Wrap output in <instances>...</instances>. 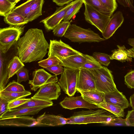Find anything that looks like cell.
Here are the masks:
<instances>
[{
  "label": "cell",
  "instance_id": "obj_1",
  "mask_svg": "<svg viewBox=\"0 0 134 134\" xmlns=\"http://www.w3.org/2000/svg\"><path fill=\"white\" fill-rule=\"evenodd\" d=\"M49 47L42 30L31 28L17 42V54L23 63L41 61L48 52Z\"/></svg>",
  "mask_w": 134,
  "mask_h": 134
},
{
  "label": "cell",
  "instance_id": "obj_2",
  "mask_svg": "<svg viewBox=\"0 0 134 134\" xmlns=\"http://www.w3.org/2000/svg\"><path fill=\"white\" fill-rule=\"evenodd\" d=\"M116 117L113 114L102 108L94 110H82L74 112L68 118L67 124H86L93 123L107 124Z\"/></svg>",
  "mask_w": 134,
  "mask_h": 134
},
{
  "label": "cell",
  "instance_id": "obj_3",
  "mask_svg": "<svg viewBox=\"0 0 134 134\" xmlns=\"http://www.w3.org/2000/svg\"><path fill=\"white\" fill-rule=\"evenodd\" d=\"M64 36L72 42L79 43L99 42L105 40L90 29H85L74 24H71Z\"/></svg>",
  "mask_w": 134,
  "mask_h": 134
},
{
  "label": "cell",
  "instance_id": "obj_4",
  "mask_svg": "<svg viewBox=\"0 0 134 134\" xmlns=\"http://www.w3.org/2000/svg\"><path fill=\"white\" fill-rule=\"evenodd\" d=\"M88 70L94 76L96 89L105 93L117 88L111 71L107 67L103 66L100 69Z\"/></svg>",
  "mask_w": 134,
  "mask_h": 134
},
{
  "label": "cell",
  "instance_id": "obj_5",
  "mask_svg": "<svg viewBox=\"0 0 134 134\" xmlns=\"http://www.w3.org/2000/svg\"><path fill=\"white\" fill-rule=\"evenodd\" d=\"M25 26H12L0 29V51L7 53L16 43L23 34Z\"/></svg>",
  "mask_w": 134,
  "mask_h": 134
},
{
  "label": "cell",
  "instance_id": "obj_6",
  "mask_svg": "<svg viewBox=\"0 0 134 134\" xmlns=\"http://www.w3.org/2000/svg\"><path fill=\"white\" fill-rule=\"evenodd\" d=\"M80 69L64 68L58 83L61 88L69 96H73L77 91L76 85Z\"/></svg>",
  "mask_w": 134,
  "mask_h": 134
},
{
  "label": "cell",
  "instance_id": "obj_7",
  "mask_svg": "<svg viewBox=\"0 0 134 134\" xmlns=\"http://www.w3.org/2000/svg\"><path fill=\"white\" fill-rule=\"evenodd\" d=\"M49 45L48 57L55 56L60 61L71 56L81 55L83 54L64 43L61 40H50Z\"/></svg>",
  "mask_w": 134,
  "mask_h": 134
},
{
  "label": "cell",
  "instance_id": "obj_8",
  "mask_svg": "<svg viewBox=\"0 0 134 134\" xmlns=\"http://www.w3.org/2000/svg\"><path fill=\"white\" fill-rule=\"evenodd\" d=\"M86 20L96 27L102 34L110 18L101 13L91 6L84 4Z\"/></svg>",
  "mask_w": 134,
  "mask_h": 134
},
{
  "label": "cell",
  "instance_id": "obj_9",
  "mask_svg": "<svg viewBox=\"0 0 134 134\" xmlns=\"http://www.w3.org/2000/svg\"><path fill=\"white\" fill-rule=\"evenodd\" d=\"M32 74V79L29 80L28 83L31 90L35 91L43 86L58 81L57 75H52L42 69L35 70Z\"/></svg>",
  "mask_w": 134,
  "mask_h": 134
},
{
  "label": "cell",
  "instance_id": "obj_10",
  "mask_svg": "<svg viewBox=\"0 0 134 134\" xmlns=\"http://www.w3.org/2000/svg\"><path fill=\"white\" fill-rule=\"evenodd\" d=\"M76 1L75 0L67 4L57 8L54 13L43 19L40 22L43 24L47 30H53L63 19L68 10Z\"/></svg>",
  "mask_w": 134,
  "mask_h": 134
},
{
  "label": "cell",
  "instance_id": "obj_11",
  "mask_svg": "<svg viewBox=\"0 0 134 134\" xmlns=\"http://www.w3.org/2000/svg\"><path fill=\"white\" fill-rule=\"evenodd\" d=\"M58 83L52 82L41 87L32 97L49 101L57 100L61 94Z\"/></svg>",
  "mask_w": 134,
  "mask_h": 134
},
{
  "label": "cell",
  "instance_id": "obj_12",
  "mask_svg": "<svg viewBox=\"0 0 134 134\" xmlns=\"http://www.w3.org/2000/svg\"><path fill=\"white\" fill-rule=\"evenodd\" d=\"M77 91H87L96 89L94 76L89 70L80 69L77 80Z\"/></svg>",
  "mask_w": 134,
  "mask_h": 134
},
{
  "label": "cell",
  "instance_id": "obj_13",
  "mask_svg": "<svg viewBox=\"0 0 134 134\" xmlns=\"http://www.w3.org/2000/svg\"><path fill=\"white\" fill-rule=\"evenodd\" d=\"M59 104L63 108L70 110L77 108H85L90 110L99 108L96 105L86 101L81 95L66 97Z\"/></svg>",
  "mask_w": 134,
  "mask_h": 134
},
{
  "label": "cell",
  "instance_id": "obj_14",
  "mask_svg": "<svg viewBox=\"0 0 134 134\" xmlns=\"http://www.w3.org/2000/svg\"><path fill=\"white\" fill-rule=\"evenodd\" d=\"M37 123L36 119L29 116L0 118L1 126L28 127L36 125Z\"/></svg>",
  "mask_w": 134,
  "mask_h": 134
},
{
  "label": "cell",
  "instance_id": "obj_15",
  "mask_svg": "<svg viewBox=\"0 0 134 134\" xmlns=\"http://www.w3.org/2000/svg\"><path fill=\"white\" fill-rule=\"evenodd\" d=\"M124 21L122 13L116 12L110 18L102 35L105 40L111 37L122 25Z\"/></svg>",
  "mask_w": 134,
  "mask_h": 134
},
{
  "label": "cell",
  "instance_id": "obj_16",
  "mask_svg": "<svg viewBox=\"0 0 134 134\" xmlns=\"http://www.w3.org/2000/svg\"><path fill=\"white\" fill-rule=\"evenodd\" d=\"M36 125H46L54 126L67 124L68 118L59 115L46 114L45 112L36 118Z\"/></svg>",
  "mask_w": 134,
  "mask_h": 134
},
{
  "label": "cell",
  "instance_id": "obj_17",
  "mask_svg": "<svg viewBox=\"0 0 134 134\" xmlns=\"http://www.w3.org/2000/svg\"><path fill=\"white\" fill-rule=\"evenodd\" d=\"M105 101L106 102L120 107L125 109L130 104L125 96L116 88L114 91L105 93Z\"/></svg>",
  "mask_w": 134,
  "mask_h": 134
},
{
  "label": "cell",
  "instance_id": "obj_18",
  "mask_svg": "<svg viewBox=\"0 0 134 134\" xmlns=\"http://www.w3.org/2000/svg\"><path fill=\"white\" fill-rule=\"evenodd\" d=\"M117 46L118 48L112 51V54L110 56V60L115 59L122 62H132V58H134V49L132 47L127 49L124 45Z\"/></svg>",
  "mask_w": 134,
  "mask_h": 134
},
{
  "label": "cell",
  "instance_id": "obj_19",
  "mask_svg": "<svg viewBox=\"0 0 134 134\" xmlns=\"http://www.w3.org/2000/svg\"><path fill=\"white\" fill-rule=\"evenodd\" d=\"M87 59L83 54L81 55H75L61 60L59 64L66 68L72 69H80L86 63Z\"/></svg>",
  "mask_w": 134,
  "mask_h": 134
},
{
  "label": "cell",
  "instance_id": "obj_20",
  "mask_svg": "<svg viewBox=\"0 0 134 134\" xmlns=\"http://www.w3.org/2000/svg\"><path fill=\"white\" fill-rule=\"evenodd\" d=\"M45 108L44 107L26 108L8 111L0 116V118L34 115L37 114L40 110Z\"/></svg>",
  "mask_w": 134,
  "mask_h": 134
},
{
  "label": "cell",
  "instance_id": "obj_21",
  "mask_svg": "<svg viewBox=\"0 0 134 134\" xmlns=\"http://www.w3.org/2000/svg\"><path fill=\"white\" fill-rule=\"evenodd\" d=\"M78 92L80 93L85 100L90 104L96 105L105 101V93L97 89Z\"/></svg>",
  "mask_w": 134,
  "mask_h": 134
},
{
  "label": "cell",
  "instance_id": "obj_22",
  "mask_svg": "<svg viewBox=\"0 0 134 134\" xmlns=\"http://www.w3.org/2000/svg\"><path fill=\"white\" fill-rule=\"evenodd\" d=\"M3 54L0 51V91L5 87L10 79L8 78V66L10 60L8 62Z\"/></svg>",
  "mask_w": 134,
  "mask_h": 134
},
{
  "label": "cell",
  "instance_id": "obj_23",
  "mask_svg": "<svg viewBox=\"0 0 134 134\" xmlns=\"http://www.w3.org/2000/svg\"><path fill=\"white\" fill-rule=\"evenodd\" d=\"M4 20L6 23L12 26H23L28 22L25 18L12 11L4 17Z\"/></svg>",
  "mask_w": 134,
  "mask_h": 134
},
{
  "label": "cell",
  "instance_id": "obj_24",
  "mask_svg": "<svg viewBox=\"0 0 134 134\" xmlns=\"http://www.w3.org/2000/svg\"><path fill=\"white\" fill-rule=\"evenodd\" d=\"M31 99L24 104L15 108L9 110L10 111L20 108H26L44 107H47L52 106L53 103L52 101H49L32 97Z\"/></svg>",
  "mask_w": 134,
  "mask_h": 134
},
{
  "label": "cell",
  "instance_id": "obj_25",
  "mask_svg": "<svg viewBox=\"0 0 134 134\" xmlns=\"http://www.w3.org/2000/svg\"><path fill=\"white\" fill-rule=\"evenodd\" d=\"M44 2V0H35L31 7L30 13L26 18L27 21H31L42 15Z\"/></svg>",
  "mask_w": 134,
  "mask_h": 134
},
{
  "label": "cell",
  "instance_id": "obj_26",
  "mask_svg": "<svg viewBox=\"0 0 134 134\" xmlns=\"http://www.w3.org/2000/svg\"><path fill=\"white\" fill-rule=\"evenodd\" d=\"M31 94V93L27 91L23 92H13L0 91V98L9 103L17 99L25 98Z\"/></svg>",
  "mask_w": 134,
  "mask_h": 134
},
{
  "label": "cell",
  "instance_id": "obj_27",
  "mask_svg": "<svg viewBox=\"0 0 134 134\" xmlns=\"http://www.w3.org/2000/svg\"><path fill=\"white\" fill-rule=\"evenodd\" d=\"M96 105L99 108L107 110L116 117H122L125 116L124 109L117 105L107 103L105 101Z\"/></svg>",
  "mask_w": 134,
  "mask_h": 134
},
{
  "label": "cell",
  "instance_id": "obj_28",
  "mask_svg": "<svg viewBox=\"0 0 134 134\" xmlns=\"http://www.w3.org/2000/svg\"><path fill=\"white\" fill-rule=\"evenodd\" d=\"M24 65L19 57L15 56L11 59L8 64V78L10 79L23 68Z\"/></svg>",
  "mask_w": 134,
  "mask_h": 134
},
{
  "label": "cell",
  "instance_id": "obj_29",
  "mask_svg": "<svg viewBox=\"0 0 134 134\" xmlns=\"http://www.w3.org/2000/svg\"><path fill=\"white\" fill-rule=\"evenodd\" d=\"M83 3L93 8L103 14L110 17L113 13L105 8L102 4L100 0H83Z\"/></svg>",
  "mask_w": 134,
  "mask_h": 134
},
{
  "label": "cell",
  "instance_id": "obj_30",
  "mask_svg": "<svg viewBox=\"0 0 134 134\" xmlns=\"http://www.w3.org/2000/svg\"><path fill=\"white\" fill-rule=\"evenodd\" d=\"M35 0H27L24 3L15 7L12 11L15 12L26 18L30 12L31 7Z\"/></svg>",
  "mask_w": 134,
  "mask_h": 134
},
{
  "label": "cell",
  "instance_id": "obj_31",
  "mask_svg": "<svg viewBox=\"0 0 134 134\" xmlns=\"http://www.w3.org/2000/svg\"><path fill=\"white\" fill-rule=\"evenodd\" d=\"M87 59L86 62L82 66L81 69L88 70L98 69L102 68L103 66L92 56L83 54Z\"/></svg>",
  "mask_w": 134,
  "mask_h": 134
},
{
  "label": "cell",
  "instance_id": "obj_32",
  "mask_svg": "<svg viewBox=\"0 0 134 134\" xmlns=\"http://www.w3.org/2000/svg\"><path fill=\"white\" fill-rule=\"evenodd\" d=\"M83 3V0H77L68 10L63 19L64 21H69L74 15L79 12Z\"/></svg>",
  "mask_w": 134,
  "mask_h": 134
},
{
  "label": "cell",
  "instance_id": "obj_33",
  "mask_svg": "<svg viewBox=\"0 0 134 134\" xmlns=\"http://www.w3.org/2000/svg\"><path fill=\"white\" fill-rule=\"evenodd\" d=\"M70 25L69 21H61L53 30L54 35L58 37L64 36Z\"/></svg>",
  "mask_w": 134,
  "mask_h": 134
},
{
  "label": "cell",
  "instance_id": "obj_34",
  "mask_svg": "<svg viewBox=\"0 0 134 134\" xmlns=\"http://www.w3.org/2000/svg\"><path fill=\"white\" fill-rule=\"evenodd\" d=\"M15 5L7 0H0V15L5 16L12 11Z\"/></svg>",
  "mask_w": 134,
  "mask_h": 134
},
{
  "label": "cell",
  "instance_id": "obj_35",
  "mask_svg": "<svg viewBox=\"0 0 134 134\" xmlns=\"http://www.w3.org/2000/svg\"><path fill=\"white\" fill-rule=\"evenodd\" d=\"M2 91L13 92H23L26 90L23 85L13 80L9 83L5 87Z\"/></svg>",
  "mask_w": 134,
  "mask_h": 134
},
{
  "label": "cell",
  "instance_id": "obj_36",
  "mask_svg": "<svg viewBox=\"0 0 134 134\" xmlns=\"http://www.w3.org/2000/svg\"><path fill=\"white\" fill-rule=\"evenodd\" d=\"M92 56L101 65L108 66L110 63V55L105 53L94 52Z\"/></svg>",
  "mask_w": 134,
  "mask_h": 134
},
{
  "label": "cell",
  "instance_id": "obj_37",
  "mask_svg": "<svg viewBox=\"0 0 134 134\" xmlns=\"http://www.w3.org/2000/svg\"><path fill=\"white\" fill-rule=\"evenodd\" d=\"M60 61L55 57H49L47 59L42 60L38 62V65L44 68L59 64Z\"/></svg>",
  "mask_w": 134,
  "mask_h": 134
},
{
  "label": "cell",
  "instance_id": "obj_38",
  "mask_svg": "<svg viewBox=\"0 0 134 134\" xmlns=\"http://www.w3.org/2000/svg\"><path fill=\"white\" fill-rule=\"evenodd\" d=\"M16 75L17 77V82L19 83L22 81L25 82L29 79V71L24 67L18 71Z\"/></svg>",
  "mask_w": 134,
  "mask_h": 134
},
{
  "label": "cell",
  "instance_id": "obj_39",
  "mask_svg": "<svg viewBox=\"0 0 134 134\" xmlns=\"http://www.w3.org/2000/svg\"><path fill=\"white\" fill-rule=\"evenodd\" d=\"M103 5L113 13L118 6L116 0H100Z\"/></svg>",
  "mask_w": 134,
  "mask_h": 134
},
{
  "label": "cell",
  "instance_id": "obj_40",
  "mask_svg": "<svg viewBox=\"0 0 134 134\" xmlns=\"http://www.w3.org/2000/svg\"><path fill=\"white\" fill-rule=\"evenodd\" d=\"M125 82L128 88L134 89V70L130 71L125 75Z\"/></svg>",
  "mask_w": 134,
  "mask_h": 134
},
{
  "label": "cell",
  "instance_id": "obj_41",
  "mask_svg": "<svg viewBox=\"0 0 134 134\" xmlns=\"http://www.w3.org/2000/svg\"><path fill=\"white\" fill-rule=\"evenodd\" d=\"M30 98H22L16 99L8 103L7 109H10L15 108L25 103L31 99Z\"/></svg>",
  "mask_w": 134,
  "mask_h": 134
},
{
  "label": "cell",
  "instance_id": "obj_42",
  "mask_svg": "<svg viewBox=\"0 0 134 134\" xmlns=\"http://www.w3.org/2000/svg\"><path fill=\"white\" fill-rule=\"evenodd\" d=\"M49 72L57 75L62 74L64 71V68L60 64L48 67L45 68Z\"/></svg>",
  "mask_w": 134,
  "mask_h": 134
},
{
  "label": "cell",
  "instance_id": "obj_43",
  "mask_svg": "<svg viewBox=\"0 0 134 134\" xmlns=\"http://www.w3.org/2000/svg\"><path fill=\"white\" fill-rule=\"evenodd\" d=\"M125 121V119H123L121 117H117L114 118L109 122L105 124L110 126H126Z\"/></svg>",
  "mask_w": 134,
  "mask_h": 134
},
{
  "label": "cell",
  "instance_id": "obj_44",
  "mask_svg": "<svg viewBox=\"0 0 134 134\" xmlns=\"http://www.w3.org/2000/svg\"><path fill=\"white\" fill-rule=\"evenodd\" d=\"M125 123L126 126H134V109L128 111Z\"/></svg>",
  "mask_w": 134,
  "mask_h": 134
},
{
  "label": "cell",
  "instance_id": "obj_45",
  "mask_svg": "<svg viewBox=\"0 0 134 134\" xmlns=\"http://www.w3.org/2000/svg\"><path fill=\"white\" fill-rule=\"evenodd\" d=\"M119 3L125 7L129 8L132 11L134 12V7L133 4V0H116Z\"/></svg>",
  "mask_w": 134,
  "mask_h": 134
},
{
  "label": "cell",
  "instance_id": "obj_46",
  "mask_svg": "<svg viewBox=\"0 0 134 134\" xmlns=\"http://www.w3.org/2000/svg\"><path fill=\"white\" fill-rule=\"evenodd\" d=\"M8 103L0 98V116L8 111L7 106Z\"/></svg>",
  "mask_w": 134,
  "mask_h": 134
},
{
  "label": "cell",
  "instance_id": "obj_47",
  "mask_svg": "<svg viewBox=\"0 0 134 134\" xmlns=\"http://www.w3.org/2000/svg\"><path fill=\"white\" fill-rule=\"evenodd\" d=\"M56 4L60 6H62L64 5L67 4L72 1L73 0H52Z\"/></svg>",
  "mask_w": 134,
  "mask_h": 134
},
{
  "label": "cell",
  "instance_id": "obj_48",
  "mask_svg": "<svg viewBox=\"0 0 134 134\" xmlns=\"http://www.w3.org/2000/svg\"><path fill=\"white\" fill-rule=\"evenodd\" d=\"M129 100L130 105L133 109H134V93L130 96Z\"/></svg>",
  "mask_w": 134,
  "mask_h": 134
},
{
  "label": "cell",
  "instance_id": "obj_49",
  "mask_svg": "<svg viewBox=\"0 0 134 134\" xmlns=\"http://www.w3.org/2000/svg\"><path fill=\"white\" fill-rule=\"evenodd\" d=\"M128 43L134 49V38H129L128 40Z\"/></svg>",
  "mask_w": 134,
  "mask_h": 134
},
{
  "label": "cell",
  "instance_id": "obj_50",
  "mask_svg": "<svg viewBox=\"0 0 134 134\" xmlns=\"http://www.w3.org/2000/svg\"><path fill=\"white\" fill-rule=\"evenodd\" d=\"M10 2L12 3L16 4L18 2L21 1V0H7Z\"/></svg>",
  "mask_w": 134,
  "mask_h": 134
}]
</instances>
